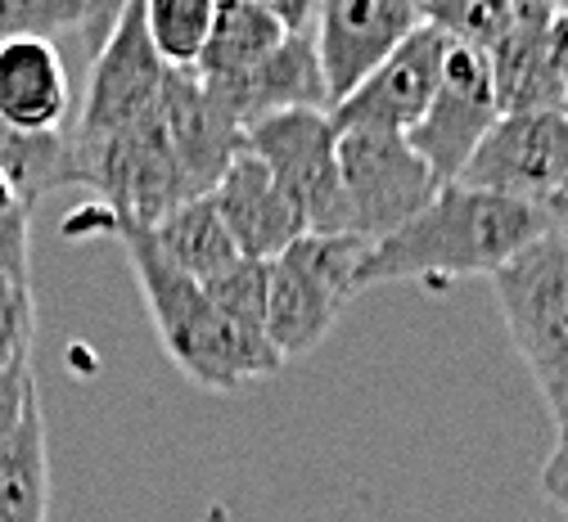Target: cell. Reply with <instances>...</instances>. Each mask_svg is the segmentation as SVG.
Masks as SVG:
<instances>
[{
    "label": "cell",
    "mask_w": 568,
    "mask_h": 522,
    "mask_svg": "<svg viewBox=\"0 0 568 522\" xmlns=\"http://www.w3.org/2000/svg\"><path fill=\"white\" fill-rule=\"evenodd\" d=\"M555 226L559 216L541 207L465 190V185H443L438 198L415 221H406L384 244L366 248L362 288L424 284L443 293L469 275L496 279L515 257H524L532 244L555 235Z\"/></svg>",
    "instance_id": "6da1fadb"
},
{
    "label": "cell",
    "mask_w": 568,
    "mask_h": 522,
    "mask_svg": "<svg viewBox=\"0 0 568 522\" xmlns=\"http://www.w3.org/2000/svg\"><path fill=\"white\" fill-rule=\"evenodd\" d=\"M100 231L113 235L135 270V284L145 293L150 320L159 329L163 351L172 356V365L181 375L207 392H240L257 379H271L284 365L275 356V347L262 334H244L240 325H231L212 297L203 293V284L185 279L150 239V231L113 221L104 207H87L78 221H68L63 235H82V231Z\"/></svg>",
    "instance_id": "7a4b0ae2"
},
{
    "label": "cell",
    "mask_w": 568,
    "mask_h": 522,
    "mask_svg": "<svg viewBox=\"0 0 568 522\" xmlns=\"http://www.w3.org/2000/svg\"><path fill=\"white\" fill-rule=\"evenodd\" d=\"M366 244L357 235H303L266 262V342L280 360L316 351L362 293Z\"/></svg>",
    "instance_id": "3957f363"
},
{
    "label": "cell",
    "mask_w": 568,
    "mask_h": 522,
    "mask_svg": "<svg viewBox=\"0 0 568 522\" xmlns=\"http://www.w3.org/2000/svg\"><path fill=\"white\" fill-rule=\"evenodd\" d=\"M496 311L555 419L568 432V235H546L491 279Z\"/></svg>",
    "instance_id": "277c9868"
},
{
    "label": "cell",
    "mask_w": 568,
    "mask_h": 522,
    "mask_svg": "<svg viewBox=\"0 0 568 522\" xmlns=\"http://www.w3.org/2000/svg\"><path fill=\"white\" fill-rule=\"evenodd\" d=\"M73 149H78V185H87L95 194V207H104L113 221H126V226L154 231L181 203L199 198L163 135L159 109L131 131L91 144L73 140Z\"/></svg>",
    "instance_id": "5b68a950"
},
{
    "label": "cell",
    "mask_w": 568,
    "mask_h": 522,
    "mask_svg": "<svg viewBox=\"0 0 568 522\" xmlns=\"http://www.w3.org/2000/svg\"><path fill=\"white\" fill-rule=\"evenodd\" d=\"M338 172L347 198V231L366 248L397 235L443 190L429 163L406 144V135H379V131L338 135Z\"/></svg>",
    "instance_id": "8992f818"
},
{
    "label": "cell",
    "mask_w": 568,
    "mask_h": 522,
    "mask_svg": "<svg viewBox=\"0 0 568 522\" xmlns=\"http://www.w3.org/2000/svg\"><path fill=\"white\" fill-rule=\"evenodd\" d=\"M456 185L564 216L568 212V117L564 113L501 117L474 149V158Z\"/></svg>",
    "instance_id": "52a82bcc"
},
{
    "label": "cell",
    "mask_w": 568,
    "mask_h": 522,
    "mask_svg": "<svg viewBox=\"0 0 568 522\" xmlns=\"http://www.w3.org/2000/svg\"><path fill=\"white\" fill-rule=\"evenodd\" d=\"M244 149L266 163L280 190L294 198L307 235H352L338 172V131L329 113H280L244 131Z\"/></svg>",
    "instance_id": "ba28073f"
},
{
    "label": "cell",
    "mask_w": 568,
    "mask_h": 522,
    "mask_svg": "<svg viewBox=\"0 0 568 522\" xmlns=\"http://www.w3.org/2000/svg\"><path fill=\"white\" fill-rule=\"evenodd\" d=\"M168 72L150 28H145V6L131 0L118 6V19L104 37V45L91 54V82H87V100L82 113L73 122V140L91 144V140H109L118 131H131L135 122H145L168 86Z\"/></svg>",
    "instance_id": "9c48e42d"
},
{
    "label": "cell",
    "mask_w": 568,
    "mask_h": 522,
    "mask_svg": "<svg viewBox=\"0 0 568 522\" xmlns=\"http://www.w3.org/2000/svg\"><path fill=\"white\" fill-rule=\"evenodd\" d=\"M496 122H501V109H496L487 54L452 45L438 95H434L429 113L419 117V126L406 135V144L429 163L438 185H456L474 158V149L487 140V131Z\"/></svg>",
    "instance_id": "30bf717a"
},
{
    "label": "cell",
    "mask_w": 568,
    "mask_h": 522,
    "mask_svg": "<svg viewBox=\"0 0 568 522\" xmlns=\"http://www.w3.org/2000/svg\"><path fill=\"white\" fill-rule=\"evenodd\" d=\"M447 54H452V41L434 23H419L375 78H366L343 104L329 109L334 131L338 135H347V131L410 135L438 95Z\"/></svg>",
    "instance_id": "8fae6325"
},
{
    "label": "cell",
    "mask_w": 568,
    "mask_h": 522,
    "mask_svg": "<svg viewBox=\"0 0 568 522\" xmlns=\"http://www.w3.org/2000/svg\"><path fill=\"white\" fill-rule=\"evenodd\" d=\"M419 23L424 14L410 0H325L312 41L329 109L343 104L366 78H375Z\"/></svg>",
    "instance_id": "7c38bea8"
},
{
    "label": "cell",
    "mask_w": 568,
    "mask_h": 522,
    "mask_svg": "<svg viewBox=\"0 0 568 522\" xmlns=\"http://www.w3.org/2000/svg\"><path fill=\"white\" fill-rule=\"evenodd\" d=\"M159 122H163V135L199 198L217 190V181L244 154V126L207 91L199 72H168V86L159 100Z\"/></svg>",
    "instance_id": "4fadbf2b"
},
{
    "label": "cell",
    "mask_w": 568,
    "mask_h": 522,
    "mask_svg": "<svg viewBox=\"0 0 568 522\" xmlns=\"http://www.w3.org/2000/svg\"><path fill=\"white\" fill-rule=\"evenodd\" d=\"M501 117L559 113L564 104V14L550 0H528L519 28L487 54Z\"/></svg>",
    "instance_id": "5bb4252c"
},
{
    "label": "cell",
    "mask_w": 568,
    "mask_h": 522,
    "mask_svg": "<svg viewBox=\"0 0 568 522\" xmlns=\"http://www.w3.org/2000/svg\"><path fill=\"white\" fill-rule=\"evenodd\" d=\"M226 104V113L248 131L280 113H329V91L321 78V59L312 32L284 37L253 72L222 86H207Z\"/></svg>",
    "instance_id": "9a60e30c"
},
{
    "label": "cell",
    "mask_w": 568,
    "mask_h": 522,
    "mask_svg": "<svg viewBox=\"0 0 568 522\" xmlns=\"http://www.w3.org/2000/svg\"><path fill=\"white\" fill-rule=\"evenodd\" d=\"M212 203H217L235 248L248 262H275L284 248L307 235V221L294 207V198L280 190V181L266 172V163L253 158L248 149L231 163V172L217 181Z\"/></svg>",
    "instance_id": "2e32d148"
},
{
    "label": "cell",
    "mask_w": 568,
    "mask_h": 522,
    "mask_svg": "<svg viewBox=\"0 0 568 522\" xmlns=\"http://www.w3.org/2000/svg\"><path fill=\"white\" fill-rule=\"evenodd\" d=\"M73 113V91L54 41H6L0 45V126L19 135H59Z\"/></svg>",
    "instance_id": "e0dca14e"
},
{
    "label": "cell",
    "mask_w": 568,
    "mask_h": 522,
    "mask_svg": "<svg viewBox=\"0 0 568 522\" xmlns=\"http://www.w3.org/2000/svg\"><path fill=\"white\" fill-rule=\"evenodd\" d=\"M150 239L185 279H194L203 288L244 262V253L235 248V239L226 231L217 203H212V194L181 203L172 216H163L159 226L150 231Z\"/></svg>",
    "instance_id": "ac0fdd59"
},
{
    "label": "cell",
    "mask_w": 568,
    "mask_h": 522,
    "mask_svg": "<svg viewBox=\"0 0 568 522\" xmlns=\"http://www.w3.org/2000/svg\"><path fill=\"white\" fill-rule=\"evenodd\" d=\"M284 37V23L275 19V10L266 0H222L217 6V19H212V37H207V50L199 59V78L207 86H222V82H235L244 72H253Z\"/></svg>",
    "instance_id": "d6986e66"
},
{
    "label": "cell",
    "mask_w": 568,
    "mask_h": 522,
    "mask_svg": "<svg viewBox=\"0 0 568 522\" xmlns=\"http://www.w3.org/2000/svg\"><path fill=\"white\" fill-rule=\"evenodd\" d=\"M50 513V456L41 397L28 406L14 441L0 451V522H45Z\"/></svg>",
    "instance_id": "ffe728a7"
},
{
    "label": "cell",
    "mask_w": 568,
    "mask_h": 522,
    "mask_svg": "<svg viewBox=\"0 0 568 522\" xmlns=\"http://www.w3.org/2000/svg\"><path fill=\"white\" fill-rule=\"evenodd\" d=\"M212 19H217L212 0H145L150 41H154L163 68H172V72L199 68L207 37H212Z\"/></svg>",
    "instance_id": "44dd1931"
},
{
    "label": "cell",
    "mask_w": 568,
    "mask_h": 522,
    "mask_svg": "<svg viewBox=\"0 0 568 522\" xmlns=\"http://www.w3.org/2000/svg\"><path fill=\"white\" fill-rule=\"evenodd\" d=\"M528 10V0H456V6H419L424 23H434L452 45L491 54Z\"/></svg>",
    "instance_id": "7402d4cb"
},
{
    "label": "cell",
    "mask_w": 568,
    "mask_h": 522,
    "mask_svg": "<svg viewBox=\"0 0 568 522\" xmlns=\"http://www.w3.org/2000/svg\"><path fill=\"white\" fill-rule=\"evenodd\" d=\"M113 14L118 10L91 6V0H0V45L23 41V37L50 41L54 32L91 28V23H104Z\"/></svg>",
    "instance_id": "603a6c76"
},
{
    "label": "cell",
    "mask_w": 568,
    "mask_h": 522,
    "mask_svg": "<svg viewBox=\"0 0 568 522\" xmlns=\"http://www.w3.org/2000/svg\"><path fill=\"white\" fill-rule=\"evenodd\" d=\"M212 297L231 325H240L244 334H262L266 338V262H240L235 270H226L222 279H212L203 288Z\"/></svg>",
    "instance_id": "cb8c5ba5"
},
{
    "label": "cell",
    "mask_w": 568,
    "mask_h": 522,
    "mask_svg": "<svg viewBox=\"0 0 568 522\" xmlns=\"http://www.w3.org/2000/svg\"><path fill=\"white\" fill-rule=\"evenodd\" d=\"M32 334H37L32 284L0 279V375H10V369H28Z\"/></svg>",
    "instance_id": "d4e9b609"
},
{
    "label": "cell",
    "mask_w": 568,
    "mask_h": 522,
    "mask_svg": "<svg viewBox=\"0 0 568 522\" xmlns=\"http://www.w3.org/2000/svg\"><path fill=\"white\" fill-rule=\"evenodd\" d=\"M0 279L32 284V212L0 216Z\"/></svg>",
    "instance_id": "484cf974"
},
{
    "label": "cell",
    "mask_w": 568,
    "mask_h": 522,
    "mask_svg": "<svg viewBox=\"0 0 568 522\" xmlns=\"http://www.w3.org/2000/svg\"><path fill=\"white\" fill-rule=\"evenodd\" d=\"M37 401V383H32V369H10L0 375V451L14 441L28 406Z\"/></svg>",
    "instance_id": "4316f807"
},
{
    "label": "cell",
    "mask_w": 568,
    "mask_h": 522,
    "mask_svg": "<svg viewBox=\"0 0 568 522\" xmlns=\"http://www.w3.org/2000/svg\"><path fill=\"white\" fill-rule=\"evenodd\" d=\"M541 491H546L550 504L568 509V432H559L555 451H550V460H546V469H541Z\"/></svg>",
    "instance_id": "83f0119b"
},
{
    "label": "cell",
    "mask_w": 568,
    "mask_h": 522,
    "mask_svg": "<svg viewBox=\"0 0 568 522\" xmlns=\"http://www.w3.org/2000/svg\"><path fill=\"white\" fill-rule=\"evenodd\" d=\"M23 207V198H19V190H14V181L0 172V216H10V212H19ZM32 212V207H28Z\"/></svg>",
    "instance_id": "f1b7e54d"
},
{
    "label": "cell",
    "mask_w": 568,
    "mask_h": 522,
    "mask_svg": "<svg viewBox=\"0 0 568 522\" xmlns=\"http://www.w3.org/2000/svg\"><path fill=\"white\" fill-rule=\"evenodd\" d=\"M559 14H564V104H559V113L568 117V6H559Z\"/></svg>",
    "instance_id": "f546056e"
}]
</instances>
